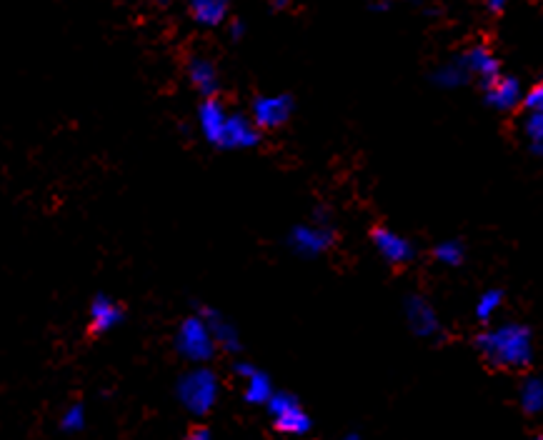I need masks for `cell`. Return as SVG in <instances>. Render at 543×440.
Instances as JSON below:
<instances>
[{"label":"cell","mask_w":543,"mask_h":440,"mask_svg":"<svg viewBox=\"0 0 543 440\" xmlns=\"http://www.w3.org/2000/svg\"><path fill=\"white\" fill-rule=\"evenodd\" d=\"M473 345L493 370H526L533 360V333L523 323L488 325L473 338Z\"/></svg>","instance_id":"6da1fadb"},{"label":"cell","mask_w":543,"mask_h":440,"mask_svg":"<svg viewBox=\"0 0 543 440\" xmlns=\"http://www.w3.org/2000/svg\"><path fill=\"white\" fill-rule=\"evenodd\" d=\"M218 393H221L218 375L206 365H196V368L186 370L176 383L178 403L191 415H198V418H203L216 408Z\"/></svg>","instance_id":"7a4b0ae2"},{"label":"cell","mask_w":543,"mask_h":440,"mask_svg":"<svg viewBox=\"0 0 543 440\" xmlns=\"http://www.w3.org/2000/svg\"><path fill=\"white\" fill-rule=\"evenodd\" d=\"M216 340H213L211 325L206 323L203 315H191L178 325L176 333V350L191 363H208L216 355Z\"/></svg>","instance_id":"3957f363"},{"label":"cell","mask_w":543,"mask_h":440,"mask_svg":"<svg viewBox=\"0 0 543 440\" xmlns=\"http://www.w3.org/2000/svg\"><path fill=\"white\" fill-rule=\"evenodd\" d=\"M266 408L268 413H271L273 425H276V430H281V433L301 438V435H306L308 430H311V418H308L306 410L301 408L296 395L288 393V390H276Z\"/></svg>","instance_id":"277c9868"},{"label":"cell","mask_w":543,"mask_h":440,"mask_svg":"<svg viewBox=\"0 0 543 440\" xmlns=\"http://www.w3.org/2000/svg\"><path fill=\"white\" fill-rule=\"evenodd\" d=\"M403 310H406L408 328H411V333L416 335V338L421 340L441 338L443 325L441 318H438V310L431 305V300L423 298V295L418 293H411L403 300Z\"/></svg>","instance_id":"5b68a950"},{"label":"cell","mask_w":543,"mask_h":440,"mask_svg":"<svg viewBox=\"0 0 543 440\" xmlns=\"http://www.w3.org/2000/svg\"><path fill=\"white\" fill-rule=\"evenodd\" d=\"M293 98L288 93L276 95H258L251 105V120L258 125V130H276L291 120Z\"/></svg>","instance_id":"8992f818"},{"label":"cell","mask_w":543,"mask_h":440,"mask_svg":"<svg viewBox=\"0 0 543 440\" xmlns=\"http://www.w3.org/2000/svg\"><path fill=\"white\" fill-rule=\"evenodd\" d=\"M333 240H336V233H333L331 225H296V228L288 233V248L293 250V253H298L301 258H316V255L326 253L328 248L333 245Z\"/></svg>","instance_id":"52a82bcc"},{"label":"cell","mask_w":543,"mask_h":440,"mask_svg":"<svg viewBox=\"0 0 543 440\" xmlns=\"http://www.w3.org/2000/svg\"><path fill=\"white\" fill-rule=\"evenodd\" d=\"M371 243L378 250V255L388 265H396V268L413 263V258H416V245L406 235L396 233V230L386 228V225H376L371 230Z\"/></svg>","instance_id":"ba28073f"},{"label":"cell","mask_w":543,"mask_h":440,"mask_svg":"<svg viewBox=\"0 0 543 440\" xmlns=\"http://www.w3.org/2000/svg\"><path fill=\"white\" fill-rule=\"evenodd\" d=\"M523 93L521 80L516 75H498L496 80H491L488 85H483V100H486L488 108L498 110V113H511L518 105L523 108Z\"/></svg>","instance_id":"9c48e42d"},{"label":"cell","mask_w":543,"mask_h":440,"mask_svg":"<svg viewBox=\"0 0 543 440\" xmlns=\"http://www.w3.org/2000/svg\"><path fill=\"white\" fill-rule=\"evenodd\" d=\"M228 118H231V113L226 110L223 100L203 98V103L198 105V128H201L203 138L216 148H223Z\"/></svg>","instance_id":"30bf717a"},{"label":"cell","mask_w":543,"mask_h":440,"mask_svg":"<svg viewBox=\"0 0 543 440\" xmlns=\"http://www.w3.org/2000/svg\"><path fill=\"white\" fill-rule=\"evenodd\" d=\"M123 315H126V310L118 305V300H113L106 293H98L91 300V310H88V330H91V335L111 333L113 328L121 325Z\"/></svg>","instance_id":"8fae6325"},{"label":"cell","mask_w":543,"mask_h":440,"mask_svg":"<svg viewBox=\"0 0 543 440\" xmlns=\"http://www.w3.org/2000/svg\"><path fill=\"white\" fill-rule=\"evenodd\" d=\"M466 60V68L471 73V78L481 80V85H488L491 80H496L498 75H503L501 60L493 53V48L488 43H476L463 53Z\"/></svg>","instance_id":"7c38bea8"},{"label":"cell","mask_w":543,"mask_h":440,"mask_svg":"<svg viewBox=\"0 0 543 440\" xmlns=\"http://www.w3.org/2000/svg\"><path fill=\"white\" fill-rule=\"evenodd\" d=\"M261 143V130L253 123L251 115L243 113H231L226 128V140H223V148L226 150H246L256 148Z\"/></svg>","instance_id":"4fadbf2b"},{"label":"cell","mask_w":543,"mask_h":440,"mask_svg":"<svg viewBox=\"0 0 543 440\" xmlns=\"http://www.w3.org/2000/svg\"><path fill=\"white\" fill-rule=\"evenodd\" d=\"M188 78H191L193 88H196L203 98H216L218 68L213 65L211 58H206V55H193V58L188 60Z\"/></svg>","instance_id":"5bb4252c"},{"label":"cell","mask_w":543,"mask_h":440,"mask_svg":"<svg viewBox=\"0 0 543 440\" xmlns=\"http://www.w3.org/2000/svg\"><path fill=\"white\" fill-rule=\"evenodd\" d=\"M198 315H203V318H206V323L211 325L213 340H216L218 348L226 350L228 355L241 353V338H238V330L233 328V325L228 323V320L223 318V315L218 313V310L201 308V310H198Z\"/></svg>","instance_id":"9a60e30c"},{"label":"cell","mask_w":543,"mask_h":440,"mask_svg":"<svg viewBox=\"0 0 543 440\" xmlns=\"http://www.w3.org/2000/svg\"><path fill=\"white\" fill-rule=\"evenodd\" d=\"M431 80L438 85V88L456 90L471 80V73H468L466 60H463V55H461V58H451V60H446V63L436 65L431 73Z\"/></svg>","instance_id":"2e32d148"},{"label":"cell","mask_w":543,"mask_h":440,"mask_svg":"<svg viewBox=\"0 0 543 440\" xmlns=\"http://www.w3.org/2000/svg\"><path fill=\"white\" fill-rule=\"evenodd\" d=\"M518 408L526 415L543 413V378L538 375H526L518 385Z\"/></svg>","instance_id":"e0dca14e"},{"label":"cell","mask_w":543,"mask_h":440,"mask_svg":"<svg viewBox=\"0 0 543 440\" xmlns=\"http://www.w3.org/2000/svg\"><path fill=\"white\" fill-rule=\"evenodd\" d=\"M188 13L198 25L216 28L228 18V3H223V0H193Z\"/></svg>","instance_id":"ac0fdd59"},{"label":"cell","mask_w":543,"mask_h":440,"mask_svg":"<svg viewBox=\"0 0 543 440\" xmlns=\"http://www.w3.org/2000/svg\"><path fill=\"white\" fill-rule=\"evenodd\" d=\"M503 303H506V293H503L501 288H486L478 295L476 305H473V315H476L478 323L488 328V323L496 318L498 310L503 308Z\"/></svg>","instance_id":"d6986e66"},{"label":"cell","mask_w":543,"mask_h":440,"mask_svg":"<svg viewBox=\"0 0 543 440\" xmlns=\"http://www.w3.org/2000/svg\"><path fill=\"white\" fill-rule=\"evenodd\" d=\"M273 393H276V390H273L271 378H268L263 370H256V375H251V378L246 380V388H243V398L251 405H268Z\"/></svg>","instance_id":"ffe728a7"},{"label":"cell","mask_w":543,"mask_h":440,"mask_svg":"<svg viewBox=\"0 0 543 440\" xmlns=\"http://www.w3.org/2000/svg\"><path fill=\"white\" fill-rule=\"evenodd\" d=\"M431 255L436 263L446 265V268H458L466 260V248L461 245V240H441V243L433 245Z\"/></svg>","instance_id":"44dd1931"},{"label":"cell","mask_w":543,"mask_h":440,"mask_svg":"<svg viewBox=\"0 0 543 440\" xmlns=\"http://www.w3.org/2000/svg\"><path fill=\"white\" fill-rule=\"evenodd\" d=\"M518 128L528 145H543V113H523Z\"/></svg>","instance_id":"7402d4cb"},{"label":"cell","mask_w":543,"mask_h":440,"mask_svg":"<svg viewBox=\"0 0 543 440\" xmlns=\"http://www.w3.org/2000/svg\"><path fill=\"white\" fill-rule=\"evenodd\" d=\"M61 428L66 433H78V430L86 428V410H83L81 403L68 405L66 413L61 415Z\"/></svg>","instance_id":"603a6c76"},{"label":"cell","mask_w":543,"mask_h":440,"mask_svg":"<svg viewBox=\"0 0 543 440\" xmlns=\"http://www.w3.org/2000/svg\"><path fill=\"white\" fill-rule=\"evenodd\" d=\"M523 113H543V78L526 90Z\"/></svg>","instance_id":"cb8c5ba5"},{"label":"cell","mask_w":543,"mask_h":440,"mask_svg":"<svg viewBox=\"0 0 543 440\" xmlns=\"http://www.w3.org/2000/svg\"><path fill=\"white\" fill-rule=\"evenodd\" d=\"M256 370L258 368H253V365L246 363V360H236V363H233V375H238V378H241L243 383H246V380L251 378V375H256Z\"/></svg>","instance_id":"d4e9b609"},{"label":"cell","mask_w":543,"mask_h":440,"mask_svg":"<svg viewBox=\"0 0 543 440\" xmlns=\"http://www.w3.org/2000/svg\"><path fill=\"white\" fill-rule=\"evenodd\" d=\"M186 440H213V435L206 425H193V428L188 430Z\"/></svg>","instance_id":"484cf974"},{"label":"cell","mask_w":543,"mask_h":440,"mask_svg":"<svg viewBox=\"0 0 543 440\" xmlns=\"http://www.w3.org/2000/svg\"><path fill=\"white\" fill-rule=\"evenodd\" d=\"M228 33H231L233 40H241L243 35H246V25H243L241 20H231V28H228Z\"/></svg>","instance_id":"4316f807"},{"label":"cell","mask_w":543,"mask_h":440,"mask_svg":"<svg viewBox=\"0 0 543 440\" xmlns=\"http://www.w3.org/2000/svg\"><path fill=\"white\" fill-rule=\"evenodd\" d=\"M486 10L491 15H503L506 13V3L503 0H491V3H486Z\"/></svg>","instance_id":"83f0119b"},{"label":"cell","mask_w":543,"mask_h":440,"mask_svg":"<svg viewBox=\"0 0 543 440\" xmlns=\"http://www.w3.org/2000/svg\"><path fill=\"white\" fill-rule=\"evenodd\" d=\"M343 440H363V438L358 433H346L343 435Z\"/></svg>","instance_id":"f1b7e54d"},{"label":"cell","mask_w":543,"mask_h":440,"mask_svg":"<svg viewBox=\"0 0 543 440\" xmlns=\"http://www.w3.org/2000/svg\"><path fill=\"white\" fill-rule=\"evenodd\" d=\"M371 10H388V3H378V5H371Z\"/></svg>","instance_id":"f546056e"},{"label":"cell","mask_w":543,"mask_h":440,"mask_svg":"<svg viewBox=\"0 0 543 440\" xmlns=\"http://www.w3.org/2000/svg\"><path fill=\"white\" fill-rule=\"evenodd\" d=\"M531 440H543V433H536Z\"/></svg>","instance_id":"4dcf8cb0"},{"label":"cell","mask_w":543,"mask_h":440,"mask_svg":"<svg viewBox=\"0 0 543 440\" xmlns=\"http://www.w3.org/2000/svg\"><path fill=\"white\" fill-rule=\"evenodd\" d=\"M298 440H303V438H298Z\"/></svg>","instance_id":"1f68e13d"}]
</instances>
